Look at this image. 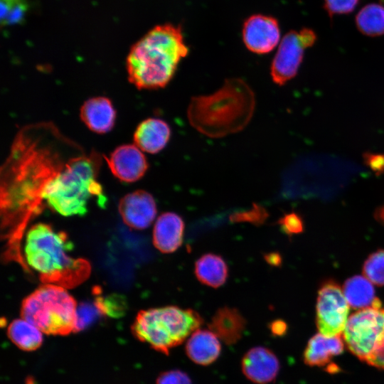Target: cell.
<instances>
[{
	"mask_svg": "<svg viewBox=\"0 0 384 384\" xmlns=\"http://www.w3.org/2000/svg\"><path fill=\"white\" fill-rule=\"evenodd\" d=\"M52 123H38L22 128L16 135L1 167V203L6 226L22 233L31 215L40 210L47 184L67 161L82 151Z\"/></svg>",
	"mask_w": 384,
	"mask_h": 384,
	"instance_id": "cell-1",
	"label": "cell"
},
{
	"mask_svg": "<svg viewBox=\"0 0 384 384\" xmlns=\"http://www.w3.org/2000/svg\"><path fill=\"white\" fill-rule=\"evenodd\" d=\"M188 54L181 26L157 25L131 47L126 60L129 81L140 90L164 87Z\"/></svg>",
	"mask_w": 384,
	"mask_h": 384,
	"instance_id": "cell-2",
	"label": "cell"
},
{
	"mask_svg": "<svg viewBox=\"0 0 384 384\" xmlns=\"http://www.w3.org/2000/svg\"><path fill=\"white\" fill-rule=\"evenodd\" d=\"M255 108L252 88L242 79L231 78L215 92L192 97L187 117L201 134L221 138L242 130L250 122Z\"/></svg>",
	"mask_w": 384,
	"mask_h": 384,
	"instance_id": "cell-3",
	"label": "cell"
},
{
	"mask_svg": "<svg viewBox=\"0 0 384 384\" xmlns=\"http://www.w3.org/2000/svg\"><path fill=\"white\" fill-rule=\"evenodd\" d=\"M73 247L65 232L39 223L26 233L24 254L28 265L39 272L42 282L72 288L83 282L91 271L87 260L69 255Z\"/></svg>",
	"mask_w": 384,
	"mask_h": 384,
	"instance_id": "cell-4",
	"label": "cell"
},
{
	"mask_svg": "<svg viewBox=\"0 0 384 384\" xmlns=\"http://www.w3.org/2000/svg\"><path fill=\"white\" fill-rule=\"evenodd\" d=\"M100 156L82 151L73 156L63 170L46 186L42 198L48 206L64 215H83L93 197L102 199V188L97 180Z\"/></svg>",
	"mask_w": 384,
	"mask_h": 384,
	"instance_id": "cell-5",
	"label": "cell"
},
{
	"mask_svg": "<svg viewBox=\"0 0 384 384\" xmlns=\"http://www.w3.org/2000/svg\"><path fill=\"white\" fill-rule=\"evenodd\" d=\"M203 321L193 309L166 306L141 310L131 329L138 340L168 354L198 329Z\"/></svg>",
	"mask_w": 384,
	"mask_h": 384,
	"instance_id": "cell-6",
	"label": "cell"
},
{
	"mask_svg": "<svg viewBox=\"0 0 384 384\" xmlns=\"http://www.w3.org/2000/svg\"><path fill=\"white\" fill-rule=\"evenodd\" d=\"M77 307L65 288L45 284L23 300L21 316L42 333L66 336L75 332Z\"/></svg>",
	"mask_w": 384,
	"mask_h": 384,
	"instance_id": "cell-7",
	"label": "cell"
},
{
	"mask_svg": "<svg viewBox=\"0 0 384 384\" xmlns=\"http://www.w3.org/2000/svg\"><path fill=\"white\" fill-rule=\"evenodd\" d=\"M343 334L348 350L367 362L384 341V307L380 301L377 299L371 306L352 314Z\"/></svg>",
	"mask_w": 384,
	"mask_h": 384,
	"instance_id": "cell-8",
	"label": "cell"
},
{
	"mask_svg": "<svg viewBox=\"0 0 384 384\" xmlns=\"http://www.w3.org/2000/svg\"><path fill=\"white\" fill-rule=\"evenodd\" d=\"M316 40L315 32L309 28L290 31L282 38L272 60L270 75L272 81L284 85L294 78L302 62L304 51Z\"/></svg>",
	"mask_w": 384,
	"mask_h": 384,
	"instance_id": "cell-9",
	"label": "cell"
},
{
	"mask_svg": "<svg viewBox=\"0 0 384 384\" xmlns=\"http://www.w3.org/2000/svg\"><path fill=\"white\" fill-rule=\"evenodd\" d=\"M316 311V322L320 334L326 336H335L343 332L348 320L349 304L335 281L328 279L321 285Z\"/></svg>",
	"mask_w": 384,
	"mask_h": 384,
	"instance_id": "cell-10",
	"label": "cell"
},
{
	"mask_svg": "<svg viewBox=\"0 0 384 384\" xmlns=\"http://www.w3.org/2000/svg\"><path fill=\"white\" fill-rule=\"evenodd\" d=\"M245 47L252 53L271 52L280 40V28L277 18L264 14H253L245 19L242 28Z\"/></svg>",
	"mask_w": 384,
	"mask_h": 384,
	"instance_id": "cell-11",
	"label": "cell"
},
{
	"mask_svg": "<svg viewBox=\"0 0 384 384\" xmlns=\"http://www.w3.org/2000/svg\"><path fill=\"white\" fill-rule=\"evenodd\" d=\"M118 209L123 222L135 230L149 227L157 213L153 196L144 190H137L123 196Z\"/></svg>",
	"mask_w": 384,
	"mask_h": 384,
	"instance_id": "cell-12",
	"label": "cell"
},
{
	"mask_svg": "<svg viewBox=\"0 0 384 384\" xmlns=\"http://www.w3.org/2000/svg\"><path fill=\"white\" fill-rule=\"evenodd\" d=\"M105 160L113 175L128 183L142 178L149 167L144 154L135 144L119 146Z\"/></svg>",
	"mask_w": 384,
	"mask_h": 384,
	"instance_id": "cell-13",
	"label": "cell"
},
{
	"mask_svg": "<svg viewBox=\"0 0 384 384\" xmlns=\"http://www.w3.org/2000/svg\"><path fill=\"white\" fill-rule=\"evenodd\" d=\"M241 366L244 375L250 380L257 384H266L276 378L279 362L271 350L256 346L246 352Z\"/></svg>",
	"mask_w": 384,
	"mask_h": 384,
	"instance_id": "cell-14",
	"label": "cell"
},
{
	"mask_svg": "<svg viewBox=\"0 0 384 384\" xmlns=\"http://www.w3.org/2000/svg\"><path fill=\"white\" fill-rule=\"evenodd\" d=\"M185 223L181 215L173 212L161 214L154 227L153 244L162 253H172L182 245Z\"/></svg>",
	"mask_w": 384,
	"mask_h": 384,
	"instance_id": "cell-15",
	"label": "cell"
},
{
	"mask_svg": "<svg viewBox=\"0 0 384 384\" xmlns=\"http://www.w3.org/2000/svg\"><path fill=\"white\" fill-rule=\"evenodd\" d=\"M80 117L92 132L105 134L114 125L116 111L110 99L95 97L85 101L80 107Z\"/></svg>",
	"mask_w": 384,
	"mask_h": 384,
	"instance_id": "cell-16",
	"label": "cell"
},
{
	"mask_svg": "<svg viewBox=\"0 0 384 384\" xmlns=\"http://www.w3.org/2000/svg\"><path fill=\"white\" fill-rule=\"evenodd\" d=\"M171 134L167 122L159 118H147L136 128L134 142L142 151L154 154L164 149Z\"/></svg>",
	"mask_w": 384,
	"mask_h": 384,
	"instance_id": "cell-17",
	"label": "cell"
},
{
	"mask_svg": "<svg viewBox=\"0 0 384 384\" xmlns=\"http://www.w3.org/2000/svg\"><path fill=\"white\" fill-rule=\"evenodd\" d=\"M187 356L194 363L207 366L220 356L219 338L210 329H197L188 338L185 347Z\"/></svg>",
	"mask_w": 384,
	"mask_h": 384,
	"instance_id": "cell-18",
	"label": "cell"
},
{
	"mask_svg": "<svg viewBox=\"0 0 384 384\" xmlns=\"http://www.w3.org/2000/svg\"><path fill=\"white\" fill-rule=\"evenodd\" d=\"M245 324V318L238 309L224 306L212 317L209 329L224 343L233 344L241 338Z\"/></svg>",
	"mask_w": 384,
	"mask_h": 384,
	"instance_id": "cell-19",
	"label": "cell"
},
{
	"mask_svg": "<svg viewBox=\"0 0 384 384\" xmlns=\"http://www.w3.org/2000/svg\"><path fill=\"white\" fill-rule=\"evenodd\" d=\"M344 343L341 335L326 336L317 334L307 343L304 352V361L310 366H324L331 358L343 351Z\"/></svg>",
	"mask_w": 384,
	"mask_h": 384,
	"instance_id": "cell-20",
	"label": "cell"
},
{
	"mask_svg": "<svg viewBox=\"0 0 384 384\" xmlns=\"http://www.w3.org/2000/svg\"><path fill=\"white\" fill-rule=\"evenodd\" d=\"M194 273L201 284L218 288L223 285L228 279V267L220 255L206 253L195 262Z\"/></svg>",
	"mask_w": 384,
	"mask_h": 384,
	"instance_id": "cell-21",
	"label": "cell"
},
{
	"mask_svg": "<svg viewBox=\"0 0 384 384\" xmlns=\"http://www.w3.org/2000/svg\"><path fill=\"white\" fill-rule=\"evenodd\" d=\"M343 293L353 309L371 306L378 299L371 282L361 275L348 278L343 285Z\"/></svg>",
	"mask_w": 384,
	"mask_h": 384,
	"instance_id": "cell-22",
	"label": "cell"
},
{
	"mask_svg": "<svg viewBox=\"0 0 384 384\" xmlns=\"http://www.w3.org/2000/svg\"><path fill=\"white\" fill-rule=\"evenodd\" d=\"M7 336L18 348L26 351H35L43 343L42 332L23 319H15L10 323Z\"/></svg>",
	"mask_w": 384,
	"mask_h": 384,
	"instance_id": "cell-23",
	"label": "cell"
},
{
	"mask_svg": "<svg viewBox=\"0 0 384 384\" xmlns=\"http://www.w3.org/2000/svg\"><path fill=\"white\" fill-rule=\"evenodd\" d=\"M356 25L363 34L375 37L384 34V6L372 3L363 6L355 18Z\"/></svg>",
	"mask_w": 384,
	"mask_h": 384,
	"instance_id": "cell-24",
	"label": "cell"
},
{
	"mask_svg": "<svg viewBox=\"0 0 384 384\" xmlns=\"http://www.w3.org/2000/svg\"><path fill=\"white\" fill-rule=\"evenodd\" d=\"M28 11V0H1V26L23 22Z\"/></svg>",
	"mask_w": 384,
	"mask_h": 384,
	"instance_id": "cell-25",
	"label": "cell"
},
{
	"mask_svg": "<svg viewBox=\"0 0 384 384\" xmlns=\"http://www.w3.org/2000/svg\"><path fill=\"white\" fill-rule=\"evenodd\" d=\"M95 294L96 297L94 301L103 316L117 318L124 314L127 304L125 299L121 295L113 294L102 297L100 295L99 288H96Z\"/></svg>",
	"mask_w": 384,
	"mask_h": 384,
	"instance_id": "cell-26",
	"label": "cell"
},
{
	"mask_svg": "<svg viewBox=\"0 0 384 384\" xmlns=\"http://www.w3.org/2000/svg\"><path fill=\"white\" fill-rule=\"evenodd\" d=\"M363 272L365 277L377 286L384 285V250H378L365 261Z\"/></svg>",
	"mask_w": 384,
	"mask_h": 384,
	"instance_id": "cell-27",
	"label": "cell"
},
{
	"mask_svg": "<svg viewBox=\"0 0 384 384\" xmlns=\"http://www.w3.org/2000/svg\"><path fill=\"white\" fill-rule=\"evenodd\" d=\"M102 316L95 301L81 303L77 307L75 333L85 329Z\"/></svg>",
	"mask_w": 384,
	"mask_h": 384,
	"instance_id": "cell-28",
	"label": "cell"
},
{
	"mask_svg": "<svg viewBox=\"0 0 384 384\" xmlns=\"http://www.w3.org/2000/svg\"><path fill=\"white\" fill-rule=\"evenodd\" d=\"M324 9L332 18L334 15L351 13L357 6L359 0H324Z\"/></svg>",
	"mask_w": 384,
	"mask_h": 384,
	"instance_id": "cell-29",
	"label": "cell"
},
{
	"mask_svg": "<svg viewBox=\"0 0 384 384\" xmlns=\"http://www.w3.org/2000/svg\"><path fill=\"white\" fill-rule=\"evenodd\" d=\"M278 223L284 233L292 235L302 233L304 230V223L299 215L296 213L285 214Z\"/></svg>",
	"mask_w": 384,
	"mask_h": 384,
	"instance_id": "cell-30",
	"label": "cell"
},
{
	"mask_svg": "<svg viewBox=\"0 0 384 384\" xmlns=\"http://www.w3.org/2000/svg\"><path fill=\"white\" fill-rule=\"evenodd\" d=\"M156 384H192L189 376L180 370H170L161 373Z\"/></svg>",
	"mask_w": 384,
	"mask_h": 384,
	"instance_id": "cell-31",
	"label": "cell"
},
{
	"mask_svg": "<svg viewBox=\"0 0 384 384\" xmlns=\"http://www.w3.org/2000/svg\"><path fill=\"white\" fill-rule=\"evenodd\" d=\"M366 163L377 174L384 172V154H365Z\"/></svg>",
	"mask_w": 384,
	"mask_h": 384,
	"instance_id": "cell-32",
	"label": "cell"
},
{
	"mask_svg": "<svg viewBox=\"0 0 384 384\" xmlns=\"http://www.w3.org/2000/svg\"><path fill=\"white\" fill-rule=\"evenodd\" d=\"M367 363L378 368L384 369V341L380 347L368 360Z\"/></svg>",
	"mask_w": 384,
	"mask_h": 384,
	"instance_id": "cell-33",
	"label": "cell"
},
{
	"mask_svg": "<svg viewBox=\"0 0 384 384\" xmlns=\"http://www.w3.org/2000/svg\"><path fill=\"white\" fill-rule=\"evenodd\" d=\"M271 330L274 334H280L284 331L286 328L285 324L281 321H274L271 324Z\"/></svg>",
	"mask_w": 384,
	"mask_h": 384,
	"instance_id": "cell-34",
	"label": "cell"
},
{
	"mask_svg": "<svg viewBox=\"0 0 384 384\" xmlns=\"http://www.w3.org/2000/svg\"><path fill=\"white\" fill-rule=\"evenodd\" d=\"M265 258L270 264L273 265H278L281 262V258L279 255L277 253L269 254Z\"/></svg>",
	"mask_w": 384,
	"mask_h": 384,
	"instance_id": "cell-35",
	"label": "cell"
},
{
	"mask_svg": "<svg viewBox=\"0 0 384 384\" xmlns=\"http://www.w3.org/2000/svg\"><path fill=\"white\" fill-rule=\"evenodd\" d=\"M375 219L384 225V205L375 211Z\"/></svg>",
	"mask_w": 384,
	"mask_h": 384,
	"instance_id": "cell-36",
	"label": "cell"
},
{
	"mask_svg": "<svg viewBox=\"0 0 384 384\" xmlns=\"http://www.w3.org/2000/svg\"><path fill=\"white\" fill-rule=\"evenodd\" d=\"M380 4L384 6V0H380Z\"/></svg>",
	"mask_w": 384,
	"mask_h": 384,
	"instance_id": "cell-37",
	"label": "cell"
}]
</instances>
